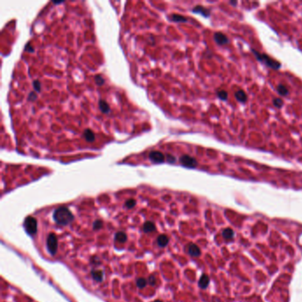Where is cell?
<instances>
[{
  "mask_svg": "<svg viewBox=\"0 0 302 302\" xmlns=\"http://www.w3.org/2000/svg\"><path fill=\"white\" fill-rule=\"evenodd\" d=\"M53 219L60 225H68L74 221V215L67 207L61 206L54 211Z\"/></svg>",
  "mask_w": 302,
  "mask_h": 302,
  "instance_id": "cell-1",
  "label": "cell"
},
{
  "mask_svg": "<svg viewBox=\"0 0 302 302\" xmlns=\"http://www.w3.org/2000/svg\"><path fill=\"white\" fill-rule=\"evenodd\" d=\"M253 53L254 54L255 58L261 63L265 64L267 67H270L272 69H275V70H278L280 67H281V63L278 62L277 60L272 59L270 56H269L268 54L266 53H261V52H259L257 51H255L254 49L252 50Z\"/></svg>",
  "mask_w": 302,
  "mask_h": 302,
  "instance_id": "cell-2",
  "label": "cell"
},
{
  "mask_svg": "<svg viewBox=\"0 0 302 302\" xmlns=\"http://www.w3.org/2000/svg\"><path fill=\"white\" fill-rule=\"evenodd\" d=\"M47 249L52 255L56 254L58 249V240L55 234L51 233L47 237Z\"/></svg>",
  "mask_w": 302,
  "mask_h": 302,
  "instance_id": "cell-3",
  "label": "cell"
},
{
  "mask_svg": "<svg viewBox=\"0 0 302 302\" xmlns=\"http://www.w3.org/2000/svg\"><path fill=\"white\" fill-rule=\"evenodd\" d=\"M24 228L29 234H30V235L35 234L36 231H37V222H36V220L33 217L26 218V220L24 222Z\"/></svg>",
  "mask_w": 302,
  "mask_h": 302,
  "instance_id": "cell-4",
  "label": "cell"
},
{
  "mask_svg": "<svg viewBox=\"0 0 302 302\" xmlns=\"http://www.w3.org/2000/svg\"><path fill=\"white\" fill-rule=\"evenodd\" d=\"M180 163H181L182 166L189 168H194L198 166L197 160L195 158L188 155V154H184V155L181 156V158H180Z\"/></svg>",
  "mask_w": 302,
  "mask_h": 302,
  "instance_id": "cell-5",
  "label": "cell"
},
{
  "mask_svg": "<svg viewBox=\"0 0 302 302\" xmlns=\"http://www.w3.org/2000/svg\"><path fill=\"white\" fill-rule=\"evenodd\" d=\"M149 159L153 163H161L163 162L166 158H165V155L159 152V151H152L149 153Z\"/></svg>",
  "mask_w": 302,
  "mask_h": 302,
  "instance_id": "cell-6",
  "label": "cell"
},
{
  "mask_svg": "<svg viewBox=\"0 0 302 302\" xmlns=\"http://www.w3.org/2000/svg\"><path fill=\"white\" fill-rule=\"evenodd\" d=\"M214 39L215 43L219 45L228 44L230 43V39L228 38V36L222 32H216L214 34Z\"/></svg>",
  "mask_w": 302,
  "mask_h": 302,
  "instance_id": "cell-7",
  "label": "cell"
},
{
  "mask_svg": "<svg viewBox=\"0 0 302 302\" xmlns=\"http://www.w3.org/2000/svg\"><path fill=\"white\" fill-rule=\"evenodd\" d=\"M192 12L195 13H199V14H200L206 18H208L210 16V10H208L207 8H206L205 6H202V5L195 6L192 9Z\"/></svg>",
  "mask_w": 302,
  "mask_h": 302,
  "instance_id": "cell-8",
  "label": "cell"
},
{
  "mask_svg": "<svg viewBox=\"0 0 302 302\" xmlns=\"http://www.w3.org/2000/svg\"><path fill=\"white\" fill-rule=\"evenodd\" d=\"M188 253L192 257H199L200 255V249L199 248L198 245H194V244H191L188 246Z\"/></svg>",
  "mask_w": 302,
  "mask_h": 302,
  "instance_id": "cell-9",
  "label": "cell"
},
{
  "mask_svg": "<svg viewBox=\"0 0 302 302\" xmlns=\"http://www.w3.org/2000/svg\"><path fill=\"white\" fill-rule=\"evenodd\" d=\"M235 99L240 103H245L247 101V94L243 90H238L234 93Z\"/></svg>",
  "mask_w": 302,
  "mask_h": 302,
  "instance_id": "cell-10",
  "label": "cell"
},
{
  "mask_svg": "<svg viewBox=\"0 0 302 302\" xmlns=\"http://www.w3.org/2000/svg\"><path fill=\"white\" fill-rule=\"evenodd\" d=\"M83 137L88 143H92L95 141V134L91 130H85L83 132Z\"/></svg>",
  "mask_w": 302,
  "mask_h": 302,
  "instance_id": "cell-11",
  "label": "cell"
},
{
  "mask_svg": "<svg viewBox=\"0 0 302 302\" xmlns=\"http://www.w3.org/2000/svg\"><path fill=\"white\" fill-rule=\"evenodd\" d=\"M168 19L173 22H186L187 21V18L180 14H172L170 17H168Z\"/></svg>",
  "mask_w": 302,
  "mask_h": 302,
  "instance_id": "cell-12",
  "label": "cell"
},
{
  "mask_svg": "<svg viewBox=\"0 0 302 302\" xmlns=\"http://www.w3.org/2000/svg\"><path fill=\"white\" fill-rule=\"evenodd\" d=\"M209 282H210V280H209L208 275H202L200 279V281H199V285H200V287L202 288V289H206V288L208 286Z\"/></svg>",
  "mask_w": 302,
  "mask_h": 302,
  "instance_id": "cell-13",
  "label": "cell"
},
{
  "mask_svg": "<svg viewBox=\"0 0 302 302\" xmlns=\"http://www.w3.org/2000/svg\"><path fill=\"white\" fill-rule=\"evenodd\" d=\"M91 275L93 279L97 282H101L104 278V272L102 270H92L91 271Z\"/></svg>",
  "mask_w": 302,
  "mask_h": 302,
  "instance_id": "cell-14",
  "label": "cell"
},
{
  "mask_svg": "<svg viewBox=\"0 0 302 302\" xmlns=\"http://www.w3.org/2000/svg\"><path fill=\"white\" fill-rule=\"evenodd\" d=\"M99 109H100L102 113H110L111 109H110V106H109V105L106 101L99 100Z\"/></svg>",
  "mask_w": 302,
  "mask_h": 302,
  "instance_id": "cell-15",
  "label": "cell"
},
{
  "mask_svg": "<svg viewBox=\"0 0 302 302\" xmlns=\"http://www.w3.org/2000/svg\"><path fill=\"white\" fill-rule=\"evenodd\" d=\"M157 243L161 247H165L168 244V237L166 235H160L158 236Z\"/></svg>",
  "mask_w": 302,
  "mask_h": 302,
  "instance_id": "cell-16",
  "label": "cell"
},
{
  "mask_svg": "<svg viewBox=\"0 0 302 302\" xmlns=\"http://www.w3.org/2000/svg\"><path fill=\"white\" fill-rule=\"evenodd\" d=\"M276 91H277V93L279 95H281V96H287V95H289V91H288L287 87L284 86V84L277 85Z\"/></svg>",
  "mask_w": 302,
  "mask_h": 302,
  "instance_id": "cell-17",
  "label": "cell"
},
{
  "mask_svg": "<svg viewBox=\"0 0 302 302\" xmlns=\"http://www.w3.org/2000/svg\"><path fill=\"white\" fill-rule=\"evenodd\" d=\"M143 230L145 233H148V232H152L155 230V225L153 224V222H147L144 224L143 226Z\"/></svg>",
  "mask_w": 302,
  "mask_h": 302,
  "instance_id": "cell-18",
  "label": "cell"
},
{
  "mask_svg": "<svg viewBox=\"0 0 302 302\" xmlns=\"http://www.w3.org/2000/svg\"><path fill=\"white\" fill-rule=\"evenodd\" d=\"M216 94H217V97L222 100H227L228 99V97H229L228 92L224 90H222V89L218 90L216 91Z\"/></svg>",
  "mask_w": 302,
  "mask_h": 302,
  "instance_id": "cell-19",
  "label": "cell"
},
{
  "mask_svg": "<svg viewBox=\"0 0 302 302\" xmlns=\"http://www.w3.org/2000/svg\"><path fill=\"white\" fill-rule=\"evenodd\" d=\"M222 236L224 238L226 239H231V238H233L234 236V231L231 229V228H227L223 231L222 232Z\"/></svg>",
  "mask_w": 302,
  "mask_h": 302,
  "instance_id": "cell-20",
  "label": "cell"
},
{
  "mask_svg": "<svg viewBox=\"0 0 302 302\" xmlns=\"http://www.w3.org/2000/svg\"><path fill=\"white\" fill-rule=\"evenodd\" d=\"M115 239L120 243H125L127 241V235L124 232H118L115 235Z\"/></svg>",
  "mask_w": 302,
  "mask_h": 302,
  "instance_id": "cell-21",
  "label": "cell"
},
{
  "mask_svg": "<svg viewBox=\"0 0 302 302\" xmlns=\"http://www.w3.org/2000/svg\"><path fill=\"white\" fill-rule=\"evenodd\" d=\"M146 284H147V282H146V280H145L144 278H138L137 281H136V285H137V287L140 288V289L145 287Z\"/></svg>",
  "mask_w": 302,
  "mask_h": 302,
  "instance_id": "cell-22",
  "label": "cell"
},
{
  "mask_svg": "<svg viewBox=\"0 0 302 302\" xmlns=\"http://www.w3.org/2000/svg\"><path fill=\"white\" fill-rule=\"evenodd\" d=\"M273 105L276 107V108H280L283 106L284 105V100L280 98H276L273 100Z\"/></svg>",
  "mask_w": 302,
  "mask_h": 302,
  "instance_id": "cell-23",
  "label": "cell"
},
{
  "mask_svg": "<svg viewBox=\"0 0 302 302\" xmlns=\"http://www.w3.org/2000/svg\"><path fill=\"white\" fill-rule=\"evenodd\" d=\"M95 82L97 83V85L99 86H101L105 83V79L103 78V76L100 75V74H97L95 76Z\"/></svg>",
  "mask_w": 302,
  "mask_h": 302,
  "instance_id": "cell-24",
  "label": "cell"
},
{
  "mask_svg": "<svg viewBox=\"0 0 302 302\" xmlns=\"http://www.w3.org/2000/svg\"><path fill=\"white\" fill-rule=\"evenodd\" d=\"M33 88L35 92L41 91V83L38 80H35L33 82Z\"/></svg>",
  "mask_w": 302,
  "mask_h": 302,
  "instance_id": "cell-25",
  "label": "cell"
},
{
  "mask_svg": "<svg viewBox=\"0 0 302 302\" xmlns=\"http://www.w3.org/2000/svg\"><path fill=\"white\" fill-rule=\"evenodd\" d=\"M103 228V222L101 220H97L93 223V229L94 230H100Z\"/></svg>",
  "mask_w": 302,
  "mask_h": 302,
  "instance_id": "cell-26",
  "label": "cell"
},
{
  "mask_svg": "<svg viewBox=\"0 0 302 302\" xmlns=\"http://www.w3.org/2000/svg\"><path fill=\"white\" fill-rule=\"evenodd\" d=\"M135 205H136V200H132V199H130V200H127V201H126V203H125V206H126L128 208H132Z\"/></svg>",
  "mask_w": 302,
  "mask_h": 302,
  "instance_id": "cell-27",
  "label": "cell"
},
{
  "mask_svg": "<svg viewBox=\"0 0 302 302\" xmlns=\"http://www.w3.org/2000/svg\"><path fill=\"white\" fill-rule=\"evenodd\" d=\"M25 51L26 52H34V48L33 46L31 45L30 43H28L25 46Z\"/></svg>",
  "mask_w": 302,
  "mask_h": 302,
  "instance_id": "cell-28",
  "label": "cell"
},
{
  "mask_svg": "<svg viewBox=\"0 0 302 302\" xmlns=\"http://www.w3.org/2000/svg\"><path fill=\"white\" fill-rule=\"evenodd\" d=\"M37 99V96L35 94V92L33 91V92H30L29 96V101H35V99Z\"/></svg>",
  "mask_w": 302,
  "mask_h": 302,
  "instance_id": "cell-29",
  "label": "cell"
},
{
  "mask_svg": "<svg viewBox=\"0 0 302 302\" xmlns=\"http://www.w3.org/2000/svg\"><path fill=\"white\" fill-rule=\"evenodd\" d=\"M166 161L169 162V163H174L175 161V158L172 155H167V158H166Z\"/></svg>",
  "mask_w": 302,
  "mask_h": 302,
  "instance_id": "cell-30",
  "label": "cell"
},
{
  "mask_svg": "<svg viewBox=\"0 0 302 302\" xmlns=\"http://www.w3.org/2000/svg\"><path fill=\"white\" fill-rule=\"evenodd\" d=\"M149 283H150V284H152V285H153V284H155V278H154L153 275H151V276H150V278H149Z\"/></svg>",
  "mask_w": 302,
  "mask_h": 302,
  "instance_id": "cell-31",
  "label": "cell"
},
{
  "mask_svg": "<svg viewBox=\"0 0 302 302\" xmlns=\"http://www.w3.org/2000/svg\"><path fill=\"white\" fill-rule=\"evenodd\" d=\"M230 4H232L233 6H236V5L237 4V2H236V1H231V2H230Z\"/></svg>",
  "mask_w": 302,
  "mask_h": 302,
  "instance_id": "cell-32",
  "label": "cell"
},
{
  "mask_svg": "<svg viewBox=\"0 0 302 302\" xmlns=\"http://www.w3.org/2000/svg\"><path fill=\"white\" fill-rule=\"evenodd\" d=\"M155 302H162V301H156Z\"/></svg>",
  "mask_w": 302,
  "mask_h": 302,
  "instance_id": "cell-33",
  "label": "cell"
}]
</instances>
